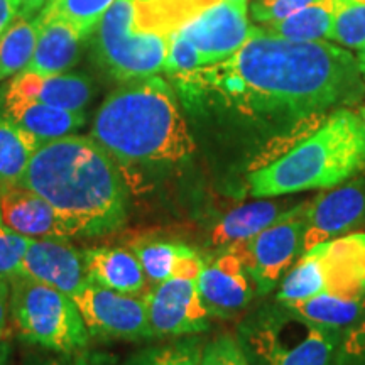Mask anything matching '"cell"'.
Wrapping results in <instances>:
<instances>
[{
	"label": "cell",
	"mask_w": 365,
	"mask_h": 365,
	"mask_svg": "<svg viewBox=\"0 0 365 365\" xmlns=\"http://www.w3.org/2000/svg\"><path fill=\"white\" fill-rule=\"evenodd\" d=\"M325 293V276L322 269V250L319 245L304 250L293 264L291 271L282 279L276 301L279 303H296Z\"/></svg>",
	"instance_id": "484cf974"
},
{
	"label": "cell",
	"mask_w": 365,
	"mask_h": 365,
	"mask_svg": "<svg viewBox=\"0 0 365 365\" xmlns=\"http://www.w3.org/2000/svg\"><path fill=\"white\" fill-rule=\"evenodd\" d=\"M181 19L166 0H115L90 36L97 65L117 81L164 70L170 36Z\"/></svg>",
	"instance_id": "5b68a950"
},
{
	"label": "cell",
	"mask_w": 365,
	"mask_h": 365,
	"mask_svg": "<svg viewBox=\"0 0 365 365\" xmlns=\"http://www.w3.org/2000/svg\"><path fill=\"white\" fill-rule=\"evenodd\" d=\"M85 41L88 39L83 38L66 21L39 19V33L34 54L24 71L39 73V75L70 71L81 59Z\"/></svg>",
	"instance_id": "ffe728a7"
},
{
	"label": "cell",
	"mask_w": 365,
	"mask_h": 365,
	"mask_svg": "<svg viewBox=\"0 0 365 365\" xmlns=\"http://www.w3.org/2000/svg\"><path fill=\"white\" fill-rule=\"evenodd\" d=\"M130 249L134 250L144 269L150 289V287L175 277L178 262L186 252L188 245L170 240H143L137 242Z\"/></svg>",
	"instance_id": "4316f807"
},
{
	"label": "cell",
	"mask_w": 365,
	"mask_h": 365,
	"mask_svg": "<svg viewBox=\"0 0 365 365\" xmlns=\"http://www.w3.org/2000/svg\"><path fill=\"white\" fill-rule=\"evenodd\" d=\"M318 245L325 293L365 298V234L341 235Z\"/></svg>",
	"instance_id": "e0dca14e"
},
{
	"label": "cell",
	"mask_w": 365,
	"mask_h": 365,
	"mask_svg": "<svg viewBox=\"0 0 365 365\" xmlns=\"http://www.w3.org/2000/svg\"><path fill=\"white\" fill-rule=\"evenodd\" d=\"M365 170V129L359 113L339 108L317 130L249 175L254 198L330 190Z\"/></svg>",
	"instance_id": "277c9868"
},
{
	"label": "cell",
	"mask_w": 365,
	"mask_h": 365,
	"mask_svg": "<svg viewBox=\"0 0 365 365\" xmlns=\"http://www.w3.org/2000/svg\"><path fill=\"white\" fill-rule=\"evenodd\" d=\"M0 220L29 239H70L51 205L22 185L0 188Z\"/></svg>",
	"instance_id": "2e32d148"
},
{
	"label": "cell",
	"mask_w": 365,
	"mask_h": 365,
	"mask_svg": "<svg viewBox=\"0 0 365 365\" xmlns=\"http://www.w3.org/2000/svg\"><path fill=\"white\" fill-rule=\"evenodd\" d=\"M365 222V182L349 181L309 202L303 252L336 237L346 235Z\"/></svg>",
	"instance_id": "4fadbf2b"
},
{
	"label": "cell",
	"mask_w": 365,
	"mask_h": 365,
	"mask_svg": "<svg viewBox=\"0 0 365 365\" xmlns=\"http://www.w3.org/2000/svg\"><path fill=\"white\" fill-rule=\"evenodd\" d=\"M284 304L312 325L340 335L365 312V298H346L330 293H319L313 298Z\"/></svg>",
	"instance_id": "603a6c76"
},
{
	"label": "cell",
	"mask_w": 365,
	"mask_h": 365,
	"mask_svg": "<svg viewBox=\"0 0 365 365\" xmlns=\"http://www.w3.org/2000/svg\"><path fill=\"white\" fill-rule=\"evenodd\" d=\"M0 93L24 97L71 112H85L97 95V86L86 73L21 71L0 88Z\"/></svg>",
	"instance_id": "9a60e30c"
},
{
	"label": "cell",
	"mask_w": 365,
	"mask_h": 365,
	"mask_svg": "<svg viewBox=\"0 0 365 365\" xmlns=\"http://www.w3.org/2000/svg\"><path fill=\"white\" fill-rule=\"evenodd\" d=\"M48 0H19V17H36Z\"/></svg>",
	"instance_id": "74e56055"
},
{
	"label": "cell",
	"mask_w": 365,
	"mask_h": 365,
	"mask_svg": "<svg viewBox=\"0 0 365 365\" xmlns=\"http://www.w3.org/2000/svg\"><path fill=\"white\" fill-rule=\"evenodd\" d=\"M242 355L239 341L230 335H222L205 345L200 365H235Z\"/></svg>",
	"instance_id": "e575fe53"
},
{
	"label": "cell",
	"mask_w": 365,
	"mask_h": 365,
	"mask_svg": "<svg viewBox=\"0 0 365 365\" xmlns=\"http://www.w3.org/2000/svg\"><path fill=\"white\" fill-rule=\"evenodd\" d=\"M115 0H48L38 14L41 21L61 19L75 27L83 38L90 39L95 27L102 21Z\"/></svg>",
	"instance_id": "83f0119b"
},
{
	"label": "cell",
	"mask_w": 365,
	"mask_h": 365,
	"mask_svg": "<svg viewBox=\"0 0 365 365\" xmlns=\"http://www.w3.org/2000/svg\"><path fill=\"white\" fill-rule=\"evenodd\" d=\"M235 365H249L247 364V360H245V357H244V354L240 355L239 359H237V362H235Z\"/></svg>",
	"instance_id": "bcb514c9"
},
{
	"label": "cell",
	"mask_w": 365,
	"mask_h": 365,
	"mask_svg": "<svg viewBox=\"0 0 365 365\" xmlns=\"http://www.w3.org/2000/svg\"><path fill=\"white\" fill-rule=\"evenodd\" d=\"M202 66L203 61L198 49L195 48L191 41L185 38V34L180 29H176L170 36V48H168V56L163 71H166L176 81L191 75Z\"/></svg>",
	"instance_id": "4dcf8cb0"
},
{
	"label": "cell",
	"mask_w": 365,
	"mask_h": 365,
	"mask_svg": "<svg viewBox=\"0 0 365 365\" xmlns=\"http://www.w3.org/2000/svg\"><path fill=\"white\" fill-rule=\"evenodd\" d=\"M83 255L85 274L100 286L130 296L144 298L149 291L144 269L135 252L127 247L86 249Z\"/></svg>",
	"instance_id": "d6986e66"
},
{
	"label": "cell",
	"mask_w": 365,
	"mask_h": 365,
	"mask_svg": "<svg viewBox=\"0 0 365 365\" xmlns=\"http://www.w3.org/2000/svg\"><path fill=\"white\" fill-rule=\"evenodd\" d=\"M41 144L34 135L0 113V188L19 185Z\"/></svg>",
	"instance_id": "cb8c5ba5"
},
{
	"label": "cell",
	"mask_w": 365,
	"mask_h": 365,
	"mask_svg": "<svg viewBox=\"0 0 365 365\" xmlns=\"http://www.w3.org/2000/svg\"><path fill=\"white\" fill-rule=\"evenodd\" d=\"M293 208L271 198H257L252 203L230 210L212 230L210 242L217 250L235 247L274 225Z\"/></svg>",
	"instance_id": "44dd1931"
},
{
	"label": "cell",
	"mask_w": 365,
	"mask_h": 365,
	"mask_svg": "<svg viewBox=\"0 0 365 365\" xmlns=\"http://www.w3.org/2000/svg\"><path fill=\"white\" fill-rule=\"evenodd\" d=\"M144 301L153 339H180L208 330L212 317L198 293L196 279L171 277L150 287Z\"/></svg>",
	"instance_id": "30bf717a"
},
{
	"label": "cell",
	"mask_w": 365,
	"mask_h": 365,
	"mask_svg": "<svg viewBox=\"0 0 365 365\" xmlns=\"http://www.w3.org/2000/svg\"><path fill=\"white\" fill-rule=\"evenodd\" d=\"M198 293L210 317L230 319L249 307L255 287L240 255L232 249L217 250L215 255L203 257Z\"/></svg>",
	"instance_id": "7c38bea8"
},
{
	"label": "cell",
	"mask_w": 365,
	"mask_h": 365,
	"mask_svg": "<svg viewBox=\"0 0 365 365\" xmlns=\"http://www.w3.org/2000/svg\"><path fill=\"white\" fill-rule=\"evenodd\" d=\"M19 277H29L73 296L86 281L83 255L68 239H31Z\"/></svg>",
	"instance_id": "5bb4252c"
},
{
	"label": "cell",
	"mask_w": 365,
	"mask_h": 365,
	"mask_svg": "<svg viewBox=\"0 0 365 365\" xmlns=\"http://www.w3.org/2000/svg\"><path fill=\"white\" fill-rule=\"evenodd\" d=\"M339 0H318L284 19L259 26L264 34L289 41H330Z\"/></svg>",
	"instance_id": "7402d4cb"
},
{
	"label": "cell",
	"mask_w": 365,
	"mask_h": 365,
	"mask_svg": "<svg viewBox=\"0 0 365 365\" xmlns=\"http://www.w3.org/2000/svg\"><path fill=\"white\" fill-rule=\"evenodd\" d=\"M330 41L349 49L362 48L365 44V4L339 2Z\"/></svg>",
	"instance_id": "f546056e"
},
{
	"label": "cell",
	"mask_w": 365,
	"mask_h": 365,
	"mask_svg": "<svg viewBox=\"0 0 365 365\" xmlns=\"http://www.w3.org/2000/svg\"><path fill=\"white\" fill-rule=\"evenodd\" d=\"M31 239L24 237L0 220V277L12 281L21 276V264Z\"/></svg>",
	"instance_id": "1f68e13d"
},
{
	"label": "cell",
	"mask_w": 365,
	"mask_h": 365,
	"mask_svg": "<svg viewBox=\"0 0 365 365\" xmlns=\"http://www.w3.org/2000/svg\"><path fill=\"white\" fill-rule=\"evenodd\" d=\"M71 298L83 318L90 339L127 341L153 339L148 307L140 296L117 293L86 277Z\"/></svg>",
	"instance_id": "9c48e42d"
},
{
	"label": "cell",
	"mask_w": 365,
	"mask_h": 365,
	"mask_svg": "<svg viewBox=\"0 0 365 365\" xmlns=\"http://www.w3.org/2000/svg\"><path fill=\"white\" fill-rule=\"evenodd\" d=\"M9 360H11V345L0 341V365H9Z\"/></svg>",
	"instance_id": "ab89813d"
},
{
	"label": "cell",
	"mask_w": 365,
	"mask_h": 365,
	"mask_svg": "<svg viewBox=\"0 0 365 365\" xmlns=\"http://www.w3.org/2000/svg\"><path fill=\"white\" fill-rule=\"evenodd\" d=\"M359 117H360V120H362L364 129H365V105H362V107H360V110H359Z\"/></svg>",
	"instance_id": "ee69618b"
},
{
	"label": "cell",
	"mask_w": 365,
	"mask_h": 365,
	"mask_svg": "<svg viewBox=\"0 0 365 365\" xmlns=\"http://www.w3.org/2000/svg\"><path fill=\"white\" fill-rule=\"evenodd\" d=\"M314 2L318 0H255L252 4V17L259 26L271 24Z\"/></svg>",
	"instance_id": "836d02e7"
},
{
	"label": "cell",
	"mask_w": 365,
	"mask_h": 365,
	"mask_svg": "<svg viewBox=\"0 0 365 365\" xmlns=\"http://www.w3.org/2000/svg\"><path fill=\"white\" fill-rule=\"evenodd\" d=\"M33 365H66V362L63 359H58V357H43V359L36 360Z\"/></svg>",
	"instance_id": "60d3db41"
},
{
	"label": "cell",
	"mask_w": 365,
	"mask_h": 365,
	"mask_svg": "<svg viewBox=\"0 0 365 365\" xmlns=\"http://www.w3.org/2000/svg\"><path fill=\"white\" fill-rule=\"evenodd\" d=\"M11 317L26 344L75 355L88 346L90 333L71 296L29 277L11 281Z\"/></svg>",
	"instance_id": "52a82bcc"
},
{
	"label": "cell",
	"mask_w": 365,
	"mask_h": 365,
	"mask_svg": "<svg viewBox=\"0 0 365 365\" xmlns=\"http://www.w3.org/2000/svg\"><path fill=\"white\" fill-rule=\"evenodd\" d=\"M38 33V16L17 17L0 38V83L26 70L34 54Z\"/></svg>",
	"instance_id": "d4e9b609"
},
{
	"label": "cell",
	"mask_w": 365,
	"mask_h": 365,
	"mask_svg": "<svg viewBox=\"0 0 365 365\" xmlns=\"http://www.w3.org/2000/svg\"><path fill=\"white\" fill-rule=\"evenodd\" d=\"M90 137L125 168H168L195 154L173 86L154 75L124 81L103 100Z\"/></svg>",
	"instance_id": "3957f363"
},
{
	"label": "cell",
	"mask_w": 365,
	"mask_h": 365,
	"mask_svg": "<svg viewBox=\"0 0 365 365\" xmlns=\"http://www.w3.org/2000/svg\"><path fill=\"white\" fill-rule=\"evenodd\" d=\"M357 65H359V70H360V73H362V78L365 80V44L362 46V48L359 49Z\"/></svg>",
	"instance_id": "b9f144b4"
},
{
	"label": "cell",
	"mask_w": 365,
	"mask_h": 365,
	"mask_svg": "<svg viewBox=\"0 0 365 365\" xmlns=\"http://www.w3.org/2000/svg\"><path fill=\"white\" fill-rule=\"evenodd\" d=\"M11 314V281L0 277V340L7 335Z\"/></svg>",
	"instance_id": "d590c367"
},
{
	"label": "cell",
	"mask_w": 365,
	"mask_h": 365,
	"mask_svg": "<svg viewBox=\"0 0 365 365\" xmlns=\"http://www.w3.org/2000/svg\"><path fill=\"white\" fill-rule=\"evenodd\" d=\"M19 185L51 205L70 237L112 234L129 215L120 168L90 135L71 134L41 144Z\"/></svg>",
	"instance_id": "7a4b0ae2"
},
{
	"label": "cell",
	"mask_w": 365,
	"mask_h": 365,
	"mask_svg": "<svg viewBox=\"0 0 365 365\" xmlns=\"http://www.w3.org/2000/svg\"><path fill=\"white\" fill-rule=\"evenodd\" d=\"M227 2H232V4H235V6H239V7H245V9H247L249 0H227Z\"/></svg>",
	"instance_id": "7bdbcfd3"
},
{
	"label": "cell",
	"mask_w": 365,
	"mask_h": 365,
	"mask_svg": "<svg viewBox=\"0 0 365 365\" xmlns=\"http://www.w3.org/2000/svg\"><path fill=\"white\" fill-rule=\"evenodd\" d=\"M308 205L309 202L294 205V208L274 225L232 247L240 255L259 294L271 293L282 274L293 267L296 259L303 254Z\"/></svg>",
	"instance_id": "ba28073f"
},
{
	"label": "cell",
	"mask_w": 365,
	"mask_h": 365,
	"mask_svg": "<svg viewBox=\"0 0 365 365\" xmlns=\"http://www.w3.org/2000/svg\"><path fill=\"white\" fill-rule=\"evenodd\" d=\"M340 4H365V0H339Z\"/></svg>",
	"instance_id": "f6af8a7d"
},
{
	"label": "cell",
	"mask_w": 365,
	"mask_h": 365,
	"mask_svg": "<svg viewBox=\"0 0 365 365\" xmlns=\"http://www.w3.org/2000/svg\"><path fill=\"white\" fill-rule=\"evenodd\" d=\"M336 365H365V312L341 333Z\"/></svg>",
	"instance_id": "d6a6232c"
},
{
	"label": "cell",
	"mask_w": 365,
	"mask_h": 365,
	"mask_svg": "<svg viewBox=\"0 0 365 365\" xmlns=\"http://www.w3.org/2000/svg\"><path fill=\"white\" fill-rule=\"evenodd\" d=\"M181 95H213L249 117L303 118L364 97L357 58L327 41H289L255 29L235 54L176 80Z\"/></svg>",
	"instance_id": "6da1fadb"
},
{
	"label": "cell",
	"mask_w": 365,
	"mask_h": 365,
	"mask_svg": "<svg viewBox=\"0 0 365 365\" xmlns=\"http://www.w3.org/2000/svg\"><path fill=\"white\" fill-rule=\"evenodd\" d=\"M340 336L276 301L242 323L237 341L249 365H336Z\"/></svg>",
	"instance_id": "8992f818"
},
{
	"label": "cell",
	"mask_w": 365,
	"mask_h": 365,
	"mask_svg": "<svg viewBox=\"0 0 365 365\" xmlns=\"http://www.w3.org/2000/svg\"><path fill=\"white\" fill-rule=\"evenodd\" d=\"M19 17V0H0V38Z\"/></svg>",
	"instance_id": "8d00e7d4"
},
{
	"label": "cell",
	"mask_w": 365,
	"mask_h": 365,
	"mask_svg": "<svg viewBox=\"0 0 365 365\" xmlns=\"http://www.w3.org/2000/svg\"><path fill=\"white\" fill-rule=\"evenodd\" d=\"M0 113L43 144L76 134L86 124L85 112L65 110L16 95L0 93Z\"/></svg>",
	"instance_id": "ac0fdd59"
},
{
	"label": "cell",
	"mask_w": 365,
	"mask_h": 365,
	"mask_svg": "<svg viewBox=\"0 0 365 365\" xmlns=\"http://www.w3.org/2000/svg\"><path fill=\"white\" fill-rule=\"evenodd\" d=\"M255 29L257 26L247 19V9L227 0H217L200 9L180 26L185 38L198 49L203 66L230 58L247 43Z\"/></svg>",
	"instance_id": "8fae6325"
},
{
	"label": "cell",
	"mask_w": 365,
	"mask_h": 365,
	"mask_svg": "<svg viewBox=\"0 0 365 365\" xmlns=\"http://www.w3.org/2000/svg\"><path fill=\"white\" fill-rule=\"evenodd\" d=\"M205 344L200 336H180L132 354L124 365H200Z\"/></svg>",
	"instance_id": "f1b7e54d"
},
{
	"label": "cell",
	"mask_w": 365,
	"mask_h": 365,
	"mask_svg": "<svg viewBox=\"0 0 365 365\" xmlns=\"http://www.w3.org/2000/svg\"><path fill=\"white\" fill-rule=\"evenodd\" d=\"M71 365H107V362L97 354H91L88 350H80L73 355V364Z\"/></svg>",
	"instance_id": "f35d334b"
}]
</instances>
